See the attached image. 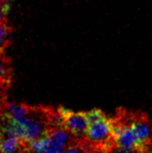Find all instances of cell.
<instances>
[{"mask_svg": "<svg viewBox=\"0 0 152 153\" xmlns=\"http://www.w3.org/2000/svg\"><path fill=\"white\" fill-rule=\"evenodd\" d=\"M86 114L89 121L86 140L94 153H103L116 146L113 136L111 117L100 108H93Z\"/></svg>", "mask_w": 152, "mask_h": 153, "instance_id": "obj_1", "label": "cell"}, {"mask_svg": "<svg viewBox=\"0 0 152 153\" xmlns=\"http://www.w3.org/2000/svg\"><path fill=\"white\" fill-rule=\"evenodd\" d=\"M59 114L63 119L64 128L77 139L86 138L89 121L87 114L83 111H73L64 107L57 108Z\"/></svg>", "mask_w": 152, "mask_h": 153, "instance_id": "obj_2", "label": "cell"}, {"mask_svg": "<svg viewBox=\"0 0 152 153\" xmlns=\"http://www.w3.org/2000/svg\"><path fill=\"white\" fill-rule=\"evenodd\" d=\"M130 119L134 129L139 137V140L145 144L146 147L151 148L152 146L149 140V127L150 122L148 116L142 111H130Z\"/></svg>", "mask_w": 152, "mask_h": 153, "instance_id": "obj_3", "label": "cell"}, {"mask_svg": "<svg viewBox=\"0 0 152 153\" xmlns=\"http://www.w3.org/2000/svg\"><path fill=\"white\" fill-rule=\"evenodd\" d=\"M14 70L11 58L6 53H0V91L7 92L13 82Z\"/></svg>", "mask_w": 152, "mask_h": 153, "instance_id": "obj_4", "label": "cell"}, {"mask_svg": "<svg viewBox=\"0 0 152 153\" xmlns=\"http://www.w3.org/2000/svg\"><path fill=\"white\" fill-rule=\"evenodd\" d=\"M13 32L14 28L8 19H4L0 22V53H5L6 50L11 45Z\"/></svg>", "mask_w": 152, "mask_h": 153, "instance_id": "obj_5", "label": "cell"}, {"mask_svg": "<svg viewBox=\"0 0 152 153\" xmlns=\"http://www.w3.org/2000/svg\"><path fill=\"white\" fill-rule=\"evenodd\" d=\"M10 1L8 0H0V22L7 19V14L10 8Z\"/></svg>", "mask_w": 152, "mask_h": 153, "instance_id": "obj_6", "label": "cell"}, {"mask_svg": "<svg viewBox=\"0 0 152 153\" xmlns=\"http://www.w3.org/2000/svg\"><path fill=\"white\" fill-rule=\"evenodd\" d=\"M6 101L4 102H0V116H1L2 112H3V108H4V105H5Z\"/></svg>", "mask_w": 152, "mask_h": 153, "instance_id": "obj_7", "label": "cell"}, {"mask_svg": "<svg viewBox=\"0 0 152 153\" xmlns=\"http://www.w3.org/2000/svg\"><path fill=\"white\" fill-rule=\"evenodd\" d=\"M149 140H150V143H151V146H152V124H151L150 132H149Z\"/></svg>", "mask_w": 152, "mask_h": 153, "instance_id": "obj_8", "label": "cell"}, {"mask_svg": "<svg viewBox=\"0 0 152 153\" xmlns=\"http://www.w3.org/2000/svg\"><path fill=\"white\" fill-rule=\"evenodd\" d=\"M41 153H59V152L53 151V150H47V151H45V152H41Z\"/></svg>", "mask_w": 152, "mask_h": 153, "instance_id": "obj_9", "label": "cell"}, {"mask_svg": "<svg viewBox=\"0 0 152 153\" xmlns=\"http://www.w3.org/2000/svg\"><path fill=\"white\" fill-rule=\"evenodd\" d=\"M8 1H11V0H8Z\"/></svg>", "mask_w": 152, "mask_h": 153, "instance_id": "obj_10", "label": "cell"}]
</instances>
